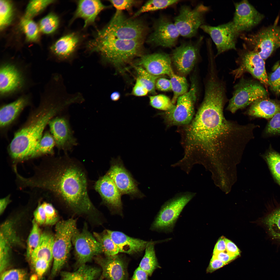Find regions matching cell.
Instances as JSON below:
<instances>
[{"instance_id":"obj_21","label":"cell","mask_w":280,"mask_h":280,"mask_svg":"<svg viewBox=\"0 0 280 280\" xmlns=\"http://www.w3.org/2000/svg\"><path fill=\"white\" fill-rule=\"evenodd\" d=\"M48 124L51 134L59 149L67 151L76 145V140L66 118L56 117L52 119Z\"/></svg>"},{"instance_id":"obj_34","label":"cell","mask_w":280,"mask_h":280,"mask_svg":"<svg viewBox=\"0 0 280 280\" xmlns=\"http://www.w3.org/2000/svg\"><path fill=\"white\" fill-rule=\"evenodd\" d=\"M173 92L171 100L174 104L177 99L188 92V85L186 79L175 74L173 72L169 76Z\"/></svg>"},{"instance_id":"obj_44","label":"cell","mask_w":280,"mask_h":280,"mask_svg":"<svg viewBox=\"0 0 280 280\" xmlns=\"http://www.w3.org/2000/svg\"><path fill=\"white\" fill-rule=\"evenodd\" d=\"M150 105L153 107L166 111L174 108L175 105L167 96L162 94L149 97Z\"/></svg>"},{"instance_id":"obj_1","label":"cell","mask_w":280,"mask_h":280,"mask_svg":"<svg viewBox=\"0 0 280 280\" xmlns=\"http://www.w3.org/2000/svg\"><path fill=\"white\" fill-rule=\"evenodd\" d=\"M225 97L214 91L205 93L194 118L186 128L183 160L193 165L201 158L239 154L254 137L256 126L227 119Z\"/></svg>"},{"instance_id":"obj_11","label":"cell","mask_w":280,"mask_h":280,"mask_svg":"<svg viewBox=\"0 0 280 280\" xmlns=\"http://www.w3.org/2000/svg\"><path fill=\"white\" fill-rule=\"evenodd\" d=\"M236 60L238 66L231 72L235 79L241 78L245 73L250 74L263 84L268 85L264 60L258 54L248 48L244 43L238 50Z\"/></svg>"},{"instance_id":"obj_29","label":"cell","mask_w":280,"mask_h":280,"mask_svg":"<svg viewBox=\"0 0 280 280\" xmlns=\"http://www.w3.org/2000/svg\"><path fill=\"white\" fill-rule=\"evenodd\" d=\"M261 222L271 238L280 242V203L267 213Z\"/></svg>"},{"instance_id":"obj_48","label":"cell","mask_w":280,"mask_h":280,"mask_svg":"<svg viewBox=\"0 0 280 280\" xmlns=\"http://www.w3.org/2000/svg\"><path fill=\"white\" fill-rule=\"evenodd\" d=\"M268 84L275 92H280V65L268 77Z\"/></svg>"},{"instance_id":"obj_32","label":"cell","mask_w":280,"mask_h":280,"mask_svg":"<svg viewBox=\"0 0 280 280\" xmlns=\"http://www.w3.org/2000/svg\"><path fill=\"white\" fill-rule=\"evenodd\" d=\"M100 271L99 268L84 264L74 272L63 271L61 275L62 280H93L99 275Z\"/></svg>"},{"instance_id":"obj_39","label":"cell","mask_w":280,"mask_h":280,"mask_svg":"<svg viewBox=\"0 0 280 280\" xmlns=\"http://www.w3.org/2000/svg\"><path fill=\"white\" fill-rule=\"evenodd\" d=\"M53 0H34L30 1L25 11L24 17L31 19L41 12L50 4L54 2Z\"/></svg>"},{"instance_id":"obj_51","label":"cell","mask_w":280,"mask_h":280,"mask_svg":"<svg viewBox=\"0 0 280 280\" xmlns=\"http://www.w3.org/2000/svg\"><path fill=\"white\" fill-rule=\"evenodd\" d=\"M149 93L146 87L137 78L132 91V94L137 96H143L147 95Z\"/></svg>"},{"instance_id":"obj_52","label":"cell","mask_w":280,"mask_h":280,"mask_svg":"<svg viewBox=\"0 0 280 280\" xmlns=\"http://www.w3.org/2000/svg\"><path fill=\"white\" fill-rule=\"evenodd\" d=\"M156 87L159 90L167 91L172 90L171 83L170 80L161 77L157 80Z\"/></svg>"},{"instance_id":"obj_60","label":"cell","mask_w":280,"mask_h":280,"mask_svg":"<svg viewBox=\"0 0 280 280\" xmlns=\"http://www.w3.org/2000/svg\"><path fill=\"white\" fill-rule=\"evenodd\" d=\"M111 99L113 101H118L120 97V93L117 91L111 93L110 96Z\"/></svg>"},{"instance_id":"obj_20","label":"cell","mask_w":280,"mask_h":280,"mask_svg":"<svg viewBox=\"0 0 280 280\" xmlns=\"http://www.w3.org/2000/svg\"><path fill=\"white\" fill-rule=\"evenodd\" d=\"M94 188L104 204L111 210L120 212L122 208V194L112 180L106 174L95 182Z\"/></svg>"},{"instance_id":"obj_17","label":"cell","mask_w":280,"mask_h":280,"mask_svg":"<svg viewBox=\"0 0 280 280\" xmlns=\"http://www.w3.org/2000/svg\"><path fill=\"white\" fill-rule=\"evenodd\" d=\"M203 39L201 37L195 43L183 42L173 50L171 60L181 74L187 75L193 69L198 59Z\"/></svg>"},{"instance_id":"obj_19","label":"cell","mask_w":280,"mask_h":280,"mask_svg":"<svg viewBox=\"0 0 280 280\" xmlns=\"http://www.w3.org/2000/svg\"><path fill=\"white\" fill-rule=\"evenodd\" d=\"M234 4L235 10L232 21L240 34L250 31L263 18V15L247 0H243Z\"/></svg>"},{"instance_id":"obj_23","label":"cell","mask_w":280,"mask_h":280,"mask_svg":"<svg viewBox=\"0 0 280 280\" xmlns=\"http://www.w3.org/2000/svg\"><path fill=\"white\" fill-rule=\"evenodd\" d=\"M31 92L21 95L10 103L2 105L0 110V126L4 128L11 124L26 107L32 104Z\"/></svg>"},{"instance_id":"obj_14","label":"cell","mask_w":280,"mask_h":280,"mask_svg":"<svg viewBox=\"0 0 280 280\" xmlns=\"http://www.w3.org/2000/svg\"><path fill=\"white\" fill-rule=\"evenodd\" d=\"M110 164L106 174L112 180L122 195H128L132 199L144 196L138 188L139 183L125 167L120 157L112 158Z\"/></svg>"},{"instance_id":"obj_46","label":"cell","mask_w":280,"mask_h":280,"mask_svg":"<svg viewBox=\"0 0 280 280\" xmlns=\"http://www.w3.org/2000/svg\"><path fill=\"white\" fill-rule=\"evenodd\" d=\"M45 212L46 220L45 224L52 225L58 221V217L57 212L52 205L46 202L42 203Z\"/></svg>"},{"instance_id":"obj_31","label":"cell","mask_w":280,"mask_h":280,"mask_svg":"<svg viewBox=\"0 0 280 280\" xmlns=\"http://www.w3.org/2000/svg\"><path fill=\"white\" fill-rule=\"evenodd\" d=\"M164 240L159 241L148 242L146 246L144 255L138 267L146 272L149 276H151L156 269L160 267L156 256L154 246L157 242L159 243Z\"/></svg>"},{"instance_id":"obj_41","label":"cell","mask_w":280,"mask_h":280,"mask_svg":"<svg viewBox=\"0 0 280 280\" xmlns=\"http://www.w3.org/2000/svg\"><path fill=\"white\" fill-rule=\"evenodd\" d=\"M13 6L10 1H0V28L2 30L8 26L12 20Z\"/></svg>"},{"instance_id":"obj_59","label":"cell","mask_w":280,"mask_h":280,"mask_svg":"<svg viewBox=\"0 0 280 280\" xmlns=\"http://www.w3.org/2000/svg\"><path fill=\"white\" fill-rule=\"evenodd\" d=\"M10 195H9L2 199L0 200V214H1L4 212L6 207L11 201Z\"/></svg>"},{"instance_id":"obj_3","label":"cell","mask_w":280,"mask_h":280,"mask_svg":"<svg viewBox=\"0 0 280 280\" xmlns=\"http://www.w3.org/2000/svg\"><path fill=\"white\" fill-rule=\"evenodd\" d=\"M66 105L63 97L57 90L49 86L43 87L39 94L38 106L15 134L9 145V151L13 160L17 162L36 158L37 147L46 126Z\"/></svg>"},{"instance_id":"obj_37","label":"cell","mask_w":280,"mask_h":280,"mask_svg":"<svg viewBox=\"0 0 280 280\" xmlns=\"http://www.w3.org/2000/svg\"><path fill=\"white\" fill-rule=\"evenodd\" d=\"M135 68L137 74V78L146 87L149 93L153 95L155 94L156 81L162 76L153 75L141 66H136Z\"/></svg>"},{"instance_id":"obj_56","label":"cell","mask_w":280,"mask_h":280,"mask_svg":"<svg viewBox=\"0 0 280 280\" xmlns=\"http://www.w3.org/2000/svg\"><path fill=\"white\" fill-rule=\"evenodd\" d=\"M221 252L213 254V255L217 258L226 263L229 262L235 259L237 256L232 255L227 252Z\"/></svg>"},{"instance_id":"obj_6","label":"cell","mask_w":280,"mask_h":280,"mask_svg":"<svg viewBox=\"0 0 280 280\" xmlns=\"http://www.w3.org/2000/svg\"><path fill=\"white\" fill-rule=\"evenodd\" d=\"M146 31L141 20L127 18L122 11H116L108 24L96 33L122 40L143 41Z\"/></svg>"},{"instance_id":"obj_50","label":"cell","mask_w":280,"mask_h":280,"mask_svg":"<svg viewBox=\"0 0 280 280\" xmlns=\"http://www.w3.org/2000/svg\"><path fill=\"white\" fill-rule=\"evenodd\" d=\"M109 2L116 9V11H122L130 10L138 2L132 0H110Z\"/></svg>"},{"instance_id":"obj_7","label":"cell","mask_w":280,"mask_h":280,"mask_svg":"<svg viewBox=\"0 0 280 280\" xmlns=\"http://www.w3.org/2000/svg\"><path fill=\"white\" fill-rule=\"evenodd\" d=\"M77 229L76 220L72 218L57 223L53 247L51 277L55 276L66 262L71 247L72 237Z\"/></svg>"},{"instance_id":"obj_58","label":"cell","mask_w":280,"mask_h":280,"mask_svg":"<svg viewBox=\"0 0 280 280\" xmlns=\"http://www.w3.org/2000/svg\"><path fill=\"white\" fill-rule=\"evenodd\" d=\"M225 237H221L218 240L215 246L213 254L226 251V244Z\"/></svg>"},{"instance_id":"obj_38","label":"cell","mask_w":280,"mask_h":280,"mask_svg":"<svg viewBox=\"0 0 280 280\" xmlns=\"http://www.w3.org/2000/svg\"><path fill=\"white\" fill-rule=\"evenodd\" d=\"M55 144L51 134L46 131L44 134L37 147L36 158L45 155H53V148Z\"/></svg>"},{"instance_id":"obj_45","label":"cell","mask_w":280,"mask_h":280,"mask_svg":"<svg viewBox=\"0 0 280 280\" xmlns=\"http://www.w3.org/2000/svg\"><path fill=\"white\" fill-rule=\"evenodd\" d=\"M28 275L24 270L14 269L1 273L0 280H27Z\"/></svg>"},{"instance_id":"obj_54","label":"cell","mask_w":280,"mask_h":280,"mask_svg":"<svg viewBox=\"0 0 280 280\" xmlns=\"http://www.w3.org/2000/svg\"><path fill=\"white\" fill-rule=\"evenodd\" d=\"M226 264L213 255L206 269L207 272L212 273Z\"/></svg>"},{"instance_id":"obj_18","label":"cell","mask_w":280,"mask_h":280,"mask_svg":"<svg viewBox=\"0 0 280 280\" xmlns=\"http://www.w3.org/2000/svg\"><path fill=\"white\" fill-rule=\"evenodd\" d=\"M180 35L174 23L162 16L155 22L148 41L155 46L171 48L176 45Z\"/></svg>"},{"instance_id":"obj_26","label":"cell","mask_w":280,"mask_h":280,"mask_svg":"<svg viewBox=\"0 0 280 280\" xmlns=\"http://www.w3.org/2000/svg\"><path fill=\"white\" fill-rule=\"evenodd\" d=\"M106 232L119 249L120 253L134 254L145 249L148 242L130 237L118 231L107 230Z\"/></svg>"},{"instance_id":"obj_27","label":"cell","mask_w":280,"mask_h":280,"mask_svg":"<svg viewBox=\"0 0 280 280\" xmlns=\"http://www.w3.org/2000/svg\"><path fill=\"white\" fill-rule=\"evenodd\" d=\"M79 36L72 33L60 37L51 48L52 54L58 60L62 61L69 58L75 51L79 42Z\"/></svg>"},{"instance_id":"obj_55","label":"cell","mask_w":280,"mask_h":280,"mask_svg":"<svg viewBox=\"0 0 280 280\" xmlns=\"http://www.w3.org/2000/svg\"><path fill=\"white\" fill-rule=\"evenodd\" d=\"M226 251L229 254L237 256L240 255L241 252L235 244L229 239L225 238Z\"/></svg>"},{"instance_id":"obj_25","label":"cell","mask_w":280,"mask_h":280,"mask_svg":"<svg viewBox=\"0 0 280 280\" xmlns=\"http://www.w3.org/2000/svg\"><path fill=\"white\" fill-rule=\"evenodd\" d=\"M98 261L102 268L103 276L109 280H126V264L120 256L117 255L101 258Z\"/></svg>"},{"instance_id":"obj_12","label":"cell","mask_w":280,"mask_h":280,"mask_svg":"<svg viewBox=\"0 0 280 280\" xmlns=\"http://www.w3.org/2000/svg\"><path fill=\"white\" fill-rule=\"evenodd\" d=\"M209 10L208 6L202 4L193 8L187 5L181 6L174 18L180 35L186 38L196 35L199 28L204 24L205 15Z\"/></svg>"},{"instance_id":"obj_53","label":"cell","mask_w":280,"mask_h":280,"mask_svg":"<svg viewBox=\"0 0 280 280\" xmlns=\"http://www.w3.org/2000/svg\"><path fill=\"white\" fill-rule=\"evenodd\" d=\"M36 222L40 225L45 223L46 216L44 208L42 204H40L34 213Z\"/></svg>"},{"instance_id":"obj_2","label":"cell","mask_w":280,"mask_h":280,"mask_svg":"<svg viewBox=\"0 0 280 280\" xmlns=\"http://www.w3.org/2000/svg\"><path fill=\"white\" fill-rule=\"evenodd\" d=\"M35 170L33 176L24 179L25 187L48 192L77 214H95L88 194L87 173L81 162L66 156L45 161Z\"/></svg>"},{"instance_id":"obj_40","label":"cell","mask_w":280,"mask_h":280,"mask_svg":"<svg viewBox=\"0 0 280 280\" xmlns=\"http://www.w3.org/2000/svg\"><path fill=\"white\" fill-rule=\"evenodd\" d=\"M20 25L28 41L33 42L37 40L39 29L36 23L31 19L24 17L21 20Z\"/></svg>"},{"instance_id":"obj_24","label":"cell","mask_w":280,"mask_h":280,"mask_svg":"<svg viewBox=\"0 0 280 280\" xmlns=\"http://www.w3.org/2000/svg\"><path fill=\"white\" fill-rule=\"evenodd\" d=\"M107 7L99 0L78 1L72 21L82 19L84 21L83 27H86L94 23L98 15Z\"/></svg>"},{"instance_id":"obj_42","label":"cell","mask_w":280,"mask_h":280,"mask_svg":"<svg viewBox=\"0 0 280 280\" xmlns=\"http://www.w3.org/2000/svg\"><path fill=\"white\" fill-rule=\"evenodd\" d=\"M59 24V19L58 16L54 13H51L40 20L39 28L43 33L50 34L56 31Z\"/></svg>"},{"instance_id":"obj_13","label":"cell","mask_w":280,"mask_h":280,"mask_svg":"<svg viewBox=\"0 0 280 280\" xmlns=\"http://www.w3.org/2000/svg\"><path fill=\"white\" fill-rule=\"evenodd\" d=\"M197 89L196 83L193 80L189 91L177 99L174 108L165 113V120L168 124L187 125L191 122L194 114Z\"/></svg>"},{"instance_id":"obj_43","label":"cell","mask_w":280,"mask_h":280,"mask_svg":"<svg viewBox=\"0 0 280 280\" xmlns=\"http://www.w3.org/2000/svg\"><path fill=\"white\" fill-rule=\"evenodd\" d=\"M41 235L38 223L33 220L32 230L27 241L26 256L28 258L30 259L33 252L38 246Z\"/></svg>"},{"instance_id":"obj_49","label":"cell","mask_w":280,"mask_h":280,"mask_svg":"<svg viewBox=\"0 0 280 280\" xmlns=\"http://www.w3.org/2000/svg\"><path fill=\"white\" fill-rule=\"evenodd\" d=\"M31 263L39 278H40L48 269L50 263L45 259H39Z\"/></svg>"},{"instance_id":"obj_22","label":"cell","mask_w":280,"mask_h":280,"mask_svg":"<svg viewBox=\"0 0 280 280\" xmlns=\"http://www.w3.org/2000/svg\"><path fill=\"white\" fill-rule=\"evenodd\" d=\"M170 56L164 53H156L142 56L138 64L143 66L148 72L155 76L167 75L169 76L173 71Z\"/></svg>"},{"instance_id":"obj_30","label":"cell","mask_w":280,"mask_h":280,"mask_svg":"<svg viewBox=\"0 0 280 280\" xmlns=\"http://www.w3.org/2000/svg\"><path fill=\"white\" fill-rule=\"evenodd\" d=\"M54 236L51 234L44 232L41 234L37 247L30 258L31 262L43 259L50 263L53 259V247Z\"/></svg>"},{"instance_id":"obj_57","label":"cell","mask_w":280,"mask_h":280,"mask_svg":"<svg viewBox=\"0 0 280 280\" xmlns=\"http://www.w3.org/2000/svg\"><path fill=\"white\" fill-rule=\"evenodd\" d=\"M149 275L138 267L135 270L131 280H148Z\"/></svg>"},{"instance_id":"obj_5","label":"cell","mask_w":280,"mask_h":280,"mask_svg":"<svg viewBox=\"0 0 280 280\" xmlns=\"http://www.w3.org/2000/svg\"><path fill=\"white\" fill-rule=\"evenodd\" d=\"M143 41L122 40L95 33L87 46L90 52L99 53L105 60L119 67L141 53Z\"/></svg>"},{"instance_id":"obj_4","label":"cell","mask_w":280,"mask_h":280,"mask_svg":"<svg viewBox=\"0 0 280 280\" xmlns=\"http://www.w3.org/2000/svg\"><path fill=\"white\" fill-rule=\"evenodd\" d=\"M37 84L32 78L31 64L12 59L1 61V100L17 98L30 92Z\"/></svg>"},{"instance_id":"obj_36","label":"cell","mask_w":280,"mask_h":280,"mask_svg":"<svg viewBox=\"0 0 280 280\" xmlns=\"http://www.w3.org/2000/svg\"><path fill=\"white\" fill-rule=\"evenodd\" d=\"M180 1L177 0H152L146 3L134 15L135 18L146 12L164 9Z\"/></svg>"},{"instance_id":"obj_47","label":"cell","mask_w":280,"mask_h":280,"mask_svg":"<svg viewBox=\"0 0 280 280\" xmlns=\"http://www.w3.org/2000/svg\"><path fill=\"white\" fill-rule=\"evenodd\" d=\"M270 135L280 134V113L276 114L268 122L265 130Z\"/></svg>"},{"instance_id":"obj_33","label":"cell","mask_w":280,"mask_h":280,"mask_svg":"<svg viewBox=\"0 0 280 280\" xmlns=\"http://www.w3.org/2000/svg\"><path fill=\"white\" fill-rule=\"evenodd\" d=\"M275 181L280 187V154L270 150L263 156Z\"/></svg>"},{"instance_id":"obj_15","label":"cell","mask_w":280,"mask_h":280,"mask_svg":"<svg viewBox=\"0 0 280 280\" xmlns=\"http://www.w3.org/2000/svg\"><path fill=\"white\" fill-rule=\"evenodd\" d=\"M200 28L209 35L215 44L216 56L230 50H237L236 44L240 34L232 21L216 26L204 24Z\"/></svg>"},{"instance_id":"obj_61","label":"cell","mask_w":280,"mask_h":280,"mask_svg":"<svg viewBox=\"0 0 280 280\" xmlns=\"http://www.w3.org/2000/svg\"><path fill=\"white\" fill-rule=\"evenodd\" d=\"M38 277L37 275H33L31 276L30 280H37Z\"/></svg>"},{"instance_id":"obj_8","label":"cell","mask_w":280,"mask_h":280,"mask_svg":"<svg viewBox=\"0 0 280 280\" xmlns=\"http://www.w3.org/2000/svg\"><path fill=\"white\" fill-rule=\"evenodd\" d=\"M240 37L247 47L263 60L280 46V26L276 23L253 34H241Z\"/></svg>"},{"instance_id":"obj_9","label":"cell","mask_w":280,"mask_h":280,"mask_svg":"<svg viewBox=\"0 0 280 280\" xmlns=\"http://www.w3.org/2000/svg\"><path fill=\"white\" fill-rule=\"evenodd\" d=\"M195 194L189 192L180 193L166 201L157 215L151 229L166 233L172 232L183 209Z\"/></svg>"},{"instance_id":"obj_28","label":"cell","mask_w":280,"mask_h":280,"mask_svg":"<svg viewBox=\"0 0 280 280\" xmlns=\"http://www.w3.org/2000/svg\"><path fill=\"white\" fill-rule=\"evenodd\" d=\"M246 112L253 117L271 118L280 113V104L266 98L261 99L251 104Z\"/></svg>"},{"instance_id":"obj_10","label":"cell","mask_w":280,"mask_h":280,"mask_svg":"<svg viewBox=\"0 0 280 280\" xmlns=\"http://www.w3.org/2000/svg\"><path fill=\"white\" fill-rule=\"evenodd\" d=\"M267 95L266 90L259 83L242 76L234 87L226 110L234 113L258 100L266 98Z\"/></svg>"},{"instance_id":"obj_16","label":"cell","mask_w":280,"mask_h":280,"mask_svg":"<svg viewBox=\"0 0 280 280\" xmlns=\"http://www.w3.org/2000/svg\"><path fill=\"white\" fill-rule=\"evenodd\" d=\"M72 242L74 246L78 263L85 264L94 257L103 253L100 243L88 230L85 224L81 231L77 229L72 237Z\"/></svg>"},{"instance_id":"obj_35","label":"cell","mask_w":280,"mask_h":280,"mask_svg":"<svg viewBox=\"0 0 280 280\" xmlns=\"http://www.w3.org/2000/svg\"><path fill=\"white\" fill-rule=\"evenodd\" d=\"M94 235L100 243L103 253L107 256L117 255L120 253L119 248L107 232L102 234L95 232Z\"/></svg>"},{"instance_id":"obj_62","label":"cell","mask_w":280,"mask_h":280,"mask_svg":"<svg viewBox=\"0 0 280 280\" xmlns=\"http://www.w3.org/2000/svg\"><path fill=\"white\" fill-rule=\"evenodd\" d=\"M102 280V277L100 279H99L98 280Z\"/></svg>"}]
</instances>
